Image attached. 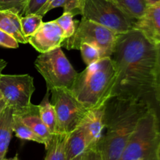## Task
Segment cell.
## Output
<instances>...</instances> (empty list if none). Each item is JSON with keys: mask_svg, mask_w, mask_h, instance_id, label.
Here are the masks:
<instances>
[{"mask_svg": "<svg viewBox=\"0 0 160 160\" xmlns=\"http://www.w3.org/2000/svg\"><path fill=\"white\" fill-rule=\"evenodd\" d=\"M146 3L148 5H151L153 4V3H156V2H159L160 0H145Z\"/></svg>", "mask_w": 160, "mask_h": 160, "instance_id": "d6a6232c", "label": "cell"}, {"mask_svg": "<svg viewBox=\"0 0 160 160\" xmlns=\"http://www.w3.org/2000/svg\"><path fill=\"white\" fill-rule=\"evenodd\" d=\"M84 0H48L36 14L44 17L48 12L55 8H63V12H70L74 17L81 15Z\"/></svg>", "mask_w": 160, "mask_h": 160, "instance_id": "e0dca14e", "label": "cell"}, {"mask_svg": "<svg viewBox=\"0 0 160 160\" xmlns=\"http://www.w3.org/2000/svg\"><path fill=\"white\" fill-rule=\"evenodd\" d=\"M28 0H0V9L12 10L21 14Z\"/></svg>", "mask_w": 160, "mask_h": 160, "instance_id": "484cf974", "label": "cell"}, {"mask_svg": "<svg viewBox=\"0 0 160 160\" xmlns=\"http://www.w3.org/2000/svg\"><path fill=\"white\" fill-rule=\"evenodd\" d=\"M49 92L56 117L55 134H70L81 124L88 109L77 100L69 89L59 88Z\"/></svg>", "mask_w": 160, "mask_h": 160, "instance_id": "ba28073f", "label": "cell"}, {"mask_svg": "<svg viewBox=\"0 0 160 160\" xmlns=\"http://www.w3.org/2000/svg\"><path fill=\"white\" fill-rule=\"evenodd\" d=\"M111 58L117 69L111 96L145 98L153 92L157 50L140 31L133 28L117 34Z\"/></svg>", "mask_w": 160, "mask_h": 160, "instance_id": "6da1fadb", "label": "cell"}, {"mask_svg": "<svg viewBox=\"0 0 160 160\" xmlns=\"http://www.w3.org/2000/svg\"><path fill=\"white\" fill-rule=\"evenodd\" d=\"M48 0H28L20 16L37 13L38 11L48 2Z\"/></svg>", "mask_w": 160, "mask_h": 160, "instance_id": "4316f807", "label": "cell"}, {"mask_svg": "<svg viewBox=\"0 0 160 160\" xmlns=\"http://www.w3.org/2000/svg\"><path fill=\"white\" fill-rule=\"evenodd\" d=\"M63 31L55 20L42 23L33 35L28 38V43L40 53L61 48L65 41Z\"/></svg>", "mask_w": 160, "mask_h": 160, "instance_id": "30bf717a", "label": "cell"}, {"mask_svg": "<svg viewBox=\"0 0 160 160\" xmlns=\"http://www.w3.org/2000/svg\"><path fill=\"white\" fill-rule=\"evenodd\" d=\"M103 113L104 106L89 109L81 123L87 136L89 148L97 146L98 142L102 137V131L105 129Z\"/></svg>", "mask_w": 160, "mask_h": 160, "instance_id": "7c38bea8", "label": "cell"}, {"mask_svg": "<svg viewBox=\"0 0 160 160\" xmlns=\"http://www.w3.org/2000/svg\"><path fill=\"white\" fill-rule=\"evenodd\" d=\"M134 28L155 45L160 43V2L148 5L145 13L136 20Z\"/></svg>", "mask_w": 160, "mask_h": 160, "instance_id": "8fae6325", "label": "cell"}, {"mask_svg": "<svg viewBox=\"0 0 160 160\" xmlns=\"http://www.w3.org/2000/svg\"><path fill=\"white\" fill-rule=\"evenodd\" d=\"M117 34L101 24L81 18L71 37L65 39L62 46L67 49L79 50L82 43L95 45L99 49L102 57H111L113 53Z\"/></svg>", "mask_w": 160, "mask_h": 160, "instance_id": "52a82bcc", "label": "cell"}, {"mask_svg": "<svg viewBox=\"0 0 160 160\" xmlns=\"http://www.w3.org/2000/svg\"><path fill=\"white\" fill-rule=\"evenodd\" d=\"M79 160H102V158L97 146H94L88 148Z\"/></svg>", "mask_w": 160, "mask_h": 160, "instance_id": "f1b7e54d", "label": "cell"}, {"mask_svg": "<svg viewBox=\"0 0 160 160\" xmlns=\"http://www.w3.org/2000/svg\"><path fill=\"white\" fill-rule=\"evenodd\" d=\"M0 91L7 106L14 114L23 113L31 105V97L35 91L34 79L29 74L0 76Z\"/></svg>", "mask_w": 160, "mask_h": 160, "instance_id": "9c48e42d", "label": "cell"}, {"mask_svg": "<svg viewBox=\"0 0 160 160\" xmlns=\"http://www.w3.org/2000/svg\"><path fill=\"white\" fill-rule=\"evenodd\" d=\"M2 160H19V158H18V156L16 155L13 158H11V159H6V158H4V159H2Z\"/></svg>", "mask_w": 160, "mask_h": 160, "instance_id": "836d02e7", "label": "cell"}, {"mask_svg": "<svg viewBox=\"0 0 160 160\" xmlns=\"http://www.w3.org/2000/svg\"><path fill=\"white\" fill-rule=\"evenodd\" d=\"M128 15L138 19L145 13L148 4L145 0H109Z\"/></svg>", "mask_w": 160, "mask_h": 160, "instance_id": "ffe728a7", "label": "cell"}, {"mask_svg": "<svg viewBox=\"0 0 160 160\" xmlns=\"http://www.w3.org/2000/svg\"><path fill=\"white\" fill-rule=\"evenodd\" d=\"M12 130L15 135L22 140L32 141L37 143L45 145L44 141L35 134L31 128L27 126L21 120L20 117L13 113V121H12Z\"/></svg>", "mask_w": 160, "mask_h": 160, "instance_id": "44dd1931", "label": "cell"}, {"mask_svg": "<svg viewBox=\"0 0 160 160\" xmlns=\"http://www.w3.org/2000/svg\"><path fill=\"white\" fill-rule=\"evenodd\" d=\"M54 20L62 30L66 39L73 35L79 23L78 20H73V16L70 12H63L62 15Z\"/></svg>", "mask_w": 160, "mask_h": 160, "instance_id": "603a6c76", "label": "cell"}, {"mask_svg": "<svg viewBox=\"0 0 160 160\" xmlns=\"http://www.w3.org/2000/svg\"><path fill=\"white\" fill-rule=\"evenodd\" d=\"M156 46L157 50V61H156V71H155L153 93L160 107V43L156 44Z\"/></svg>", "mask_w": 160, "mask_h": 160, "instance_id": "d4e9b609", "label": "cell"}, {"mask_svg": "<svg viewBox=\"0 0 160 160\" xmlns=\"http://www.w3.org/2000/svg\"><path fill=\"white\" fill-rule=\"evenodd\" d=\"M156 157H157V160H160V139L158 144L157 151H156Z\"/></svg>", "mask_w": 160, "mask_h": 160, "instance_id": "1f68e13d", "label": "cell"}, {"mask_svg": "<svg viewBox=\"0 0 160 160\" xmlns=\"http://www.w3.org/2000/svg\"><path fill=\"white\" fill-rule=\"evenodd\" d=\"M17 115V114H16ZM20 117L22 121L29 127L37 135H38L45 142V149L48 148L51 143L54 134H52L45 123H43L42 120L41 119L40 114H39L38 106L31 103V106L25 110L23 113L17 115Z\"/></svg>", "mask_w": 160, "mask_h": 160, "instance_id": "4fadbf2b", "label": "cell"}, {"mask_svg": "<svg viewBox=\"0 0 160 160\" xmlns=\"http://www.w3.org/2000/svg\"><path fill=\"white\" fill-rule=\"evenodd\" d=\"M13 112L6 106L0 115V160L4 159L12 137Z\"/></svg>", "mask_w": 160, "mask_h": 160, "instance_id": "2e32d148", "label": "cell"}, {"mask_svg": "<svg viewBox=\"0 0 160 160\" xmlns=\"http://www.w3.org/2000/svg\"><path fill=\"white\" fill-rule=\"evenodd\" d=\"M79 50L84 63L88 66L92 65L102 59V55L99 49L95 45L87 43H82L80 45Z\"/></svg>", "mask_w": 160, "mask_h": 160, "instance_id": "cb8c5ba5", "label": "cell"}, {"mask_svg": "<svg viewBox=\"0 0 160 160\" xmlns=\"http://www.w3.org/2000/svg\"><path fill=\"white\" fill-rule=\"evenodd\" d=\"M49 93V91L47 90L43 100L38 106L41 119L45 123V126L47 127L48 131L52 134H55L56 127V117L54 106H52L51 101L48 98Z\"/></svg>", "mask_w": 160, "mask_h": 160, "instance_id": "ac0fdd59", "label": "cell"}, {"mask_svg": "<svg viewBox=\"0 0 160 160\" xmlns=\"http://www.w3.org/2000/svg\"><path fill=\"white\" fill-rule=\"evenodd\" d=\"M6 106H7V105H6V101H5L3 98L0 100V115H1L2 112L4 110V109L6 107Z\"/></svg>", "mask_w": 160, "mask_h": 160, "instance_id": "4dcf8cb0", "label": "cell"}, {"mask_svg": "<svg viewBox=\"0 0 160 160\" xmlns=\"http://www.w3.org/2000/svg\"><path fill=\"white\" fill-rule=\"evenodd\" d=\"M69 134H55L44 160H66V142Z\"/></svg>", "mask_w": 160, "mask_h": 160, "instance_id": "d6986e66", "label": "cell"}, {"mask_svg": "<svg viewBox=\"0 0 160 160\" xmlns=\"http://www.w3.org/2000/svg\"><path fill=\"white\" fill-rule=\"evenodd\" d=\"M6 65H7L6 61H5L4 59H0V76L2 75V72L3 70H4L5 67H6Z\"/></svg>", "mask_w": 160, "mask_h": 160, "instance_id": "f546056e", "label": "cell"}, {"mask_svg": "<svg viewBox=\"0 0 160 160\" xmlns=\"http://www.w3.org/2000/svg\"><path fill=\"white\" fill-rule=\"evenodd\" d=\"M43 17L36 13L28 14L20 17V24H21L22 32L25 37L28 38L34 34L42 24Z\"/></svg>", "mask_w": 160, "mask_h": 160, "instance_id": "7402d4cb", "label": "cell"}, {"mask_svg": "<svg viewBox=\"0 0 160 160\" xmlns=\"http://www.w3.org/2000/svg\"><path fill=\"white\" fill-rule=\"evenodd\" d=\"M117 69L111 57H104L78 73L70 92L88 110L103 106L111 97Z\"/></svg>", "mask_w": 160, "mask_h": 160, "instance_id": "3957f363", "label": "cell"}, {"mask_svg": "<svg viewBox=\"0 0 160 160\" xmlns=\"http://www.w3.org/2000/svg\"><path fill=\"white\" fill-rule=\"evenodd\" d=\"M159 118L152 107L138 120L120 160H157Z\"/></svg>", "mask_w": 160, "mask_h": 160, "instance_id": "277c9868", "label": "cell"}, {"mask_svg": "<svg viewBox=\"0 0 160 160\" xmlns=\"http://www.w3.org/2000/svg\"><path fill=\"white\" fill-rule=\"evenodd\" d=\"M0 46L7 48H17L19 43L12 36L0 30Z\"/></svg>", "mask_w": 160, "mask_h": 160, "instance_id": "83f0119b", "label": "cell"}, {"mask_svg": "<svg viewBox=\"0 0 160 160\" xmlns=\"http://www.w3.org/2000/svg\"><path fill=\"white\" fill-rule=\"evenodd\" d=\"M152 108L146 98L111 96L104 105L106 133L97 145L102 160H120L138 120Z\"/></svg>", "mask_w": 160, "mask_h": 160, "instance_id": "7a4b0ae2", "label": "cell"}, {"mask_svg": "<svg viewBox=\"0 0 160 160\" xmlns=\"http://www.w3.org/2000/svg\"><path fill=\"white\" fill-rule=\"evenodd\" d=\"M81 16L82 18L102 25L117 34L133 29L137 20L109 0H84Z\"/></svg>", "mask_w": 160, "mask_h": 160, "instance_id": "8992f818", "label": "cell"}, {"mask_svg": "<svg viewBox=\"0 0 160 160\" xmlns=\"http://www.w3.org/2000/svg\"><path fill=\"white\" fill-rule=\"evenodd\" d=\"M34 66L45 79L48 91L59 88L70 90L78 74L61 48L41 53Z\"/></svg>", "mask_w": 160, "mask_h": 160, "instance_id": "5b68a950", "label": "cell"}, {"mask_svg": "<svg viewBox=\"0 0 160 160\" xmlns=\"http://www.w3.org/2000/svg\"><path fill=\"white\" fill-rule=\"evenodd\" d=\"M2 98H3V96H2V94L1 91H0V100H1V99H2Z\"/></svg>", "mask_w": 160, "mask_h": 160, "instance_id": "e575fe53", "label": "cell"}, {"mask_svg": "<svg viewBox=\"0 0 160 160\" xmlns=\"http://www.w3.org/2000/svg\"><path fill=\"white\" fill-rule=\"evenodd\" d=\"M20 17L14 11L0 9V30L12 36L18 43L27 44L28 39L22 32Z\"/></svg>", "mask_w": 160, "mask_h": 160, "instance_id": "9a60e30c", "label": "cell"}, {"mask_svg": "<svg viewBox=\"0 0 160 160\" xmlns=\"http://www.w3.org/2000/svg\"><path fill=\"white\" fill-rule=\"evenodd\" d=\"M89 148L88 141L81 124L67 137L66 142V160H79Z\"/></svg>", "mask_w": 160, "mask_h": 160, "instance_id": "5bb4252c", "label": "cell"}]
</instances>
